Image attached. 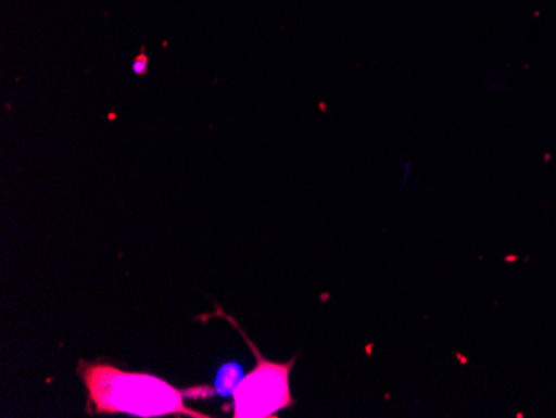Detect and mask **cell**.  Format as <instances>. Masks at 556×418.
Listing matches in <instances>:
<instances>
[{
    "label": "cell",
    "mask_w": 556,
    "mask_h": 418,
    "mask_svg": "<svg viewBox=\"0 0 556 418\" xmlns=\"http://www.w3.org/2000/svg\"><path fill=\"white\" fill-rule=\"evenodd\" d=\"M250 349L257 357L254 370L233 390V417L274 418L278 411L293 405L290 392V373L296 357L289 362H271L262 357L254 343L247 339Z\"/></svg>",
    "instance_id": "cell-2"
},
{
    "label": "cell",
    "mask_w": 556,
    "mask_h": 418,
    "mask_svg": "<svg viewBox=\"0 0 556 418\" xmlns=\"http://www.w3.org/2000/svg\"><path fill=\"white\" fill-rule=\"evenodd\" d=\"M147 64H149V62H147V55L140 54L139 58L136 59V62H134V72L139 74V76H143L147 72Z\"/></svg>",
    "instance_id": "cell-3"
},
{
    "label": "cell",
    "mask_w": 556,
    "mask_h": 418,
    "mask_svg": "<svg viewBox=\"0 0 556 418\" xmlns=\"http://www.w3.org/2000/svg\"><path fill=\"white\" fill-rule=\"evenodd\" d=\"M80 377L89 393V411L96 414H129L134 417H167L186 415L205 418L184 402V392L150 373L124 372L109 364H83Z\"/></svg>",
    "instance_id": "cell-1"
}]
</instances>
